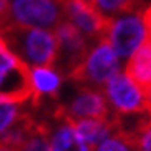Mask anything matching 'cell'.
<instances>
[{"label":"cell","instance_id":"obj_14","mask_svg":"<svg viewBox=\"0 0 151 151\" xmlns=\"http://www.w3.org/2000/svg\"><path fill=\"white\" fill-rule=\"evenodd\" d=\"M30 100H15L9 96H0V139L25 120V108Z\"/></svg>","mask_w":151,"mask_h":151},{"label":"cell","instance_id":"obj_20","mask_svg":"<svg viewBox=\"0 0 151 151\" xmlns=\"http://www.w3.org/2000/svg\"><path fill=\"white\" fill-rule=\"evenodd\" d=\"M143 20H145V23H146L148 33H150V38H151V5L145 7V10H143Z\"/></svg>","mask_w":151,"mask_h":151},{"label":"cell","instance_id":"obj_18","mask_svg":"<svg viewBox=\"0 0 151 151\" xmlns=\"http://www.w3.org/2000/svg\"><path fill=\"white\" fill-rule=\"evenodd\" d=\"M136 151H151V121L133 138Z\"/></svg>","mask_w":151,"mask_h":151},{"label":"cell","instance_id":"obj_10","mask_svg":"<svg viewBox=\"0 0 151 151\" xmlns=\"http://www.w3.org/2000/svg\"><path fill=\"white\" fill-rule=\"evenodd\" d=\"M43 126L48 134L52 151H93V148L88 146L78 133L75 123L63 118L57 111L53 120Z\"/></svg>","mask_w":151,"mask_h":151},{"label":"cell","instance_id":"obj_11","mask_svg":"<svg viewBox=\"0 0 151 151\" xmlns=\"http://www.w3.org/2000/svg\"><path fill=\"white\" fill-rule=\"evenodd\" d=\"M28 85L32 100L55 98L63 88V75L53 65L28 68Z\"/></svg>","mask_w":151,"mask_h":151},{"label":"cell","instance_id":"obj_5","mask_svg":"<svg viewBox=\"0 0 151 151\" xmlns=\"http://www.w3.org/2000/svg\"><path fill=\"white\" fill-rule=\"evenodd\" d=\"M101 90L111 116L133 115L151 110V98L124 71H120L116 76H113Z\"/></svg>","mask_w":151,"mask_h":151},{"label":"cell","instance_id":"obj_19","mask_svg":"<svg viewBox=\"0 0 151 151\" xmlns=\"http://www.w3.org/2000/svg\"><path fill=\"white\" fill-rule=\"evenodd\" d=\"M10 2L12 0H0V28L7 25L9 18V10H10Z\"/></svg>","mask_w":151,"mask_h":151},{"label":"cell","instance_id":"obj_9","mask_svg":"<svg viewBox=\"0 0 151 151\" xmlns=\"http://www.w3.org/2000/svg\"><path fill=\"white\" fill-rule=\"evenodd\" d=\"M60 4L63 20L76 27L91 43L105 37L108 20L98 14V10L88 0H60Z\"/></svg>","mask_w":151,"mask_h":151},{"label":"cell","instance_id":"obj_4","mask_svg":"<svg viewBox=\"0 0 151 151\" xmlns=\"http://www.w3.org/2000/svg\"><path fill=\"white\" fill-rule=\"evenodd\" d=\"M103 38L111 45V48L121 60H128L139 47H143L150 40L143 14L134 10L108 20Z\"/></svg>","mask_w":151,"mask_h":151},{"label":"cell","instance_id":"obj_1","mask_svg":"<svg viewBox=\"0 0 151 151\" xmlns=\"http://www.w3.org/2000/svg\"><path fill=\"white\" fill-rule=\"evenodd\" d=\"M0 33L27 68L53 65L57 60L58 43L55 30L5 25L0 28Z\"/></svg>","mask_w":151,"mask_h":151},{"label":"cell","instance_id":"obj_15","mask_svg":"<svg viewBox=\"0 0 151 151\" xmlns=\"http://www.w3.org/2000/svg\"><path fill=\"white\" fill-rule=\"evenodd\" d=\"M88 2L106 20H111L126 12H134L139 4L138 0H88Z\"/></svg>","mask_w":151,"mask_h":151},{"label":"cell","instance_id":"obj_12","mask_svg":"<svg viewBox=\"0 0 151 151\" xmlns=\"http://www.w3.org/2000/svg\"><path fill=\"white\" fill-rule=\"evenodd\" d=\"M124 73L131 76L151 98V38L126 60Z\"/></svg>","mask_w":151,"mask_h":151},{"label":"cell","instance_id":"obj_21","mask_svg":"<svg viewBox=\"0 0 151 151\" xmlns=\"http://www.w3.org/2000/svg\"><path fill=\"white\" fill-rule=\"evenodd\" d=\"M0 151H14L12 148H9L7 145H4V143H0Z\"/></svg>","mask_w":151,"mask_h":151},{"label":"cell","instance_id":"obj_8","mask_svg":"<svg viewBox=\"0 0 151 151\" xmlns=\"http://www.w3.org/2000/svg\"><path fill=\"white\" fill-rule=\"evenodd\" d=\"M0 96L30 100L28 68L12 52L0 33Z\"/></svg>","mask_w":151,"mask_h":151},{"label":"cell","instance_id":"obj_13","mask_svg":"<svg viewBox=\"0 0 151 151\" xmlns=\"http://www.w3.org/2000/svg\"><path fill=\"white\" fill-rule=\"evenodd\" d=\"M75 128L85 139L88 146L95 148L100 143H103L106 138H110L113 133H116V126L113 118H88V120L73 121Z\"/></svg>","mask_w":151,"mask_h":151},{"label":"cell","instance_id":"obj_6","mask_svg":"<svg viewBox=\"0 0 151 151\" xmlns=\"http://www.w3.org/2000/svg\"><path fill=\"white\" fill-rule=\"evenodd\" d=\"M62 20L63 10L60 0H12L7 25L52 30Z\"/></svg>","mask_w":151,"mask_h":151},{"label":"cell","instance_id":"obj_17","mask_svg":"<svg viewBox=\"0 0 151 151\" xmlns=\"http://www.w3.org/2000/svg\"><path fill=\"white\" fill-rule=\"evenodd\" d=\"M93 151H136V148H134L133 139L116 131L103 143H100L98 146H95Z\"/></svg>","mask_w":151,"mask_h":151},{"label":"cell","instance_id":"obj_7","mask_svg":"<svg viewBox=\"0 0 151 151\" xmlns=\"http://www.w3.org/2000/svg\"><path fill=\"white\" fill-rule=\"evenodd\" d=\"M55 37L58 43V52L53 67L63 76L71 78L80 68L85 55L88 53L91 42L67 20H62L58 23V27L55 28Z\"/></svg>","mask_w":151,"mask_h":151},{"label":"cell","instance_id":"obj_16","mask_svg":"<svg viewBox=\"0 0 151 151\" xmlns=\"http://www.w3.org/2000/svg\"><path fill=\"white\" fill-rule=\"evenodd\" d=\"M17 151H52L48 134L43 124H32L27 139Z\"/></svg>","mask_w":151,"mask_h":151},{"label":"cell","instance_id":"obj_2","mask_svg":"<svg viewBox=\"0 0 151 151\" xmlns=\"http://www.w3.org/2000/svg\"><path fill=\"white\" fill-rule=\"evenodd\" d=\"M68 80H70V86L63 85L60 91L62 100L57 106L58 115H62L70 121L88 120V118H110L111 113L103 90L83 85L73 78Z\"/></svg>","mask_w":151,"mask_h":151},{"label":"cell","instance_id":"obj_3","mask_svg":"<svg viewBox=\"0 0 151 151\" xmlns=\"http://www.w3.org/2000/svg\"><path fill=\"white\" fill-rule=\"evenodd\" d=\"M120 71L121 58L116 55V52L111 48V45L105 38H100L91 43L80 68L71 78L83 85L101 90Z\"/></svg>","mask_w":151,"mask_h":151}]
</instances>
